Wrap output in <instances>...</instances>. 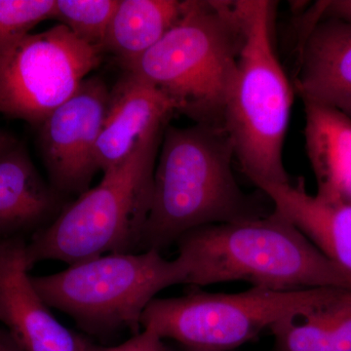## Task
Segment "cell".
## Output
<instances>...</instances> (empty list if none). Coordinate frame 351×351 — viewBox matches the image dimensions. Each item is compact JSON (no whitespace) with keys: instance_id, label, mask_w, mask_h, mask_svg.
I'll return each mask as SVG.
<instances>
[{"instance_id":"1","label":"cell","mask_w":351,"mask_h":351,"mask_svg":"<svg viewBox=\"0 0 351 351\" xmlns=\"http://www.w3.org/2000/svg\"><path fill=\"white\" fill-rule=\"evenodd\" d=\"M234 159L223 126L166 127L138 249L161 252L201 226L269 215L257 198L240 188L232 169Z\"/></svg>"},{"instance_id":"2","label":"cell","mask_w":351,"mask_h":351,"mask_svg":"<svg viewBox=\"0 0 351 351\" xmlns=\"http://www.w3.org/2000/svg\"><path fill=\"white\" fill-rule=\"evenodd\" d=\"M188 285L245 281L274 291L336 288L350 282L287 218L267 216L201 226L176 242Z\"/></svg>"},{"instance_id":"3","label":"cell","mask_w":351,"mask_h":351,"mask_svg":"<svg viewBox=\"0 0 351 351\" xmlns=\"http://www.w3.org/2000/svg\"><path fill=\"white\" fill-rule=\"evenodd\" d=\"M243 44L223 110V128L234 157L258 189L291 182L284 143L294 91L277 57L274 27L277 2L235 0Z\"/></svg>"},{"instance_id":"4","label":"cell","mask_w":351,"mask_h":351,"mask_svg":"<svg viewBox=\"0 0 351 351\" xmlns=\"http://www.w3.org/2000/svg\"><path fill=\"white\" fill-rule=\"evenodd\" d=\"M243 32L235 1L188 0L177 24L124 71L165 95L176 113L223 126Z\"/></svg>"},{"instance_id":"5","label":"cell","mask_w":351,"mask_h":351,"mask_svg":"<svg viewBox=\"0 0 351 351\" xmlns=\"http://www.w3.org/2000/svg\"><path fill=\"white\" fill-rule=\"evenodd\" d=\"M164 134V133H163ZM163 134L142 143L101 181L78 195L27 244L31 267L43 261L69 265L138 249L151 209Z\"/></svg>"},{"instance_id":"6","label":"cell","mask_w":351,"mask_h":351,"mask_svg":"<svg viewBox=\"0 0 351 351\" xmlns=\"http://www.w3.org/2000/svg\"><path fill=\"white\" fill-rule=\"evenodd\" d=\"M186 280L182 258L167 260L154 249L108 254L57 274L32 276L51 308L68 314L83 331L99 337L142 331L143 314L156 295Z\"/></svg>"},{"instance_id":"7","label":"cell","mask_w":351,"mask_h":351,"mask_svg":"<svg viewBox=\"0 0 351 351\" xmlns=\"http://www.w3.org/2000/svg\"><path fill=\"white\" fill-rule=\"evenodd\" d=\"M350 298V291L336 288L274 291L252 287L233 294L193 292L156 298L145 308L141 326L188 350H234L281 321Z\"/></svg>"},{"instance_id":"8","label":"cell","mask_w":351,"mask_h":351,"mask_svg":"<svg viewBox=\"0 0 351 351\" xmlns=\"http://www.w3.org/2000/svg\"><path fill=\"white\" fill-rule=\"evenodd\" d=\"M103 51L58 24L0 47V112L39 126L98 68Z\"/></svg>"},{"instance_id":"9","label":"cell","mask_w":351,"mask_h":351,"mask_svg":"<svg viewBox=\"0 0 351 351\" xmlns=\"http://www.w3.org/2000/svg\"><path fill=\"white\" fill-rule=\"evenodd\" d=\"M108 97L106 82L90 76L38 126L39 149L50 184L61 195H82L99 171L97 144Z\"/></svg>"},{"instance_id":"10","label":"cell","mask_w":351,"mask_h":351,"mask_svg":"<svg viewBox=\"0 0 351 351\" xmlns=\"http://www.w3.org/2000/svg\"><path fill=\"white\" fill-rule=\"evenodd\" d=\"M23 237L0 241V323L22 351H97L62 324L32 284Z\"/></svg>"},{"instance_id":"11","label":"cell","mask_w":351,"mask_h":351,"mask_svg":"<svg viewBox=\"0 0 351 351\" xmlns=\"http://www.w3.org/2000/svg\"><path fill=\"white\" fill-rule=\"evenodd\" d=\"M302 101L343 112L351 119V24L309 11L302 27L295 82Z\"/></svg>"},{"instance_id":"12","label":"cell","mask_w":351,"mask_h":351,"mask_svg":"<svg viewBox=\"0 0 351 351\" xmlns=\"http://www.w3.org/2000/svg\"><path fill=\"white\" fill-rule=\"evenodd\" d=\"M176 113L169 99L151 83L125 71L110 90L97 144L99 171L112 169L149 138L160 135Z\"/></svg>"},{"instance_id":"13","label":"cell","mask_w":351,"mask_h":351,"mask_svg":"<svg viewBox=\"0 0 351 351\" xmlns=\"http://www.w3.org/2000/svg\"><path fill=\"white\" fill-rule=\"evenodd\" d=\"M260 191L351 286V203L311 195L302 180L295 184H265Z\"/></svg>"},{"instance_id":"14","label":"cell","mask_w":351,"mask_h":351,"mask_svg":"<svg viewBox=\"0 0 351 351\" xmlns=\"http://www.w3.org/2000/svg\"><path fill=\"white\" fill-rule=\"evenodd\" d=\"M60 207L61 195L44 181L22 145L0 156V241L38 232Z\"/></svg>"},{"instance_id":"15","label":"cell","mask_w":351,"mask_h":351,"mask_svg":"<svg viewBox=\"0 0 351 351\" xmlns=\"http://www.w3.org/2000/svg\"><path fill=\"white\" fill-rule=\"evenodd\" d=\"M302 103L304 144L317 184L315 195L351 203V119L327 106Z\"/></svg>"},{"instance_id":"16","label":"cell","mask_w":351,"mask_h":351,"mask_svg":"<svg viewBox=\"0 0 351 351\" xmlns=\"http://www.w3.org/2000/svg\"><path fill=\"white\" fill-rule=\"evenodd\" d=\"M188 0H119L103 52L124 69L152 49L182 17Z\"/></svg>"},{"instance_id":"17","label":"cell","mask_w":351,"mask_h":351,"mask_svg":"<svg viewBox=\"0 0 351 351\" xmlns=\"http://www.w3.org/2000/svg\"><path fill=\"white\" fill-rule=\"evenodd\" d=\"M119 0H56L55 20L82 43L103 51ZM104 53V52H103Z\"/></svg>"},{"instance_id":"18","label":"cell","mask_w":351,"mask_h":351,"mask_svg":"<svg viewBox=\"0 0 351 351\" xmlns=\"http://www.w3.org/2000/svg\"><path fill=\"white\" fill-rule=\"evenodd\" d=\"M56 0H0V47L54 19Z\"/></svg>"},{"instance_id":"19","label":"cell","mask_w":351,"mask_h":351,"mask_svg":"<svg viewBox=\"0 0 351 351\" xmlns=\"http://www.w3.org/2000/svg\"><path fill=\"white\" fill-rule=\"evenodd\" d=\"M319 351H351V299L332 307Z\"/></svg>"},{"instance_id":"20","label":"cell","mask_w":351,"mask_h":351,"mask_svg":"<svg viewBox=\"0 0 351 351\" xmlns=\"http://www.w3.org/2000/svg\"><path fill=\"white\" fill-rule=\"evenodd\" d=\"M97 351H170L165 341L151 330L143 329L119 346L100 348Z\"/></svg>"},{"instance_id":"21","label":"cell","mask_w":351,"mask_h":351,"mask_svg":"<svg viewBox=\"0 0 351 351\" xmlns=\"http://www.w3.org/2000/svg\"><path fill=\"white\" fill-rule=\"evenodd\" d=\"M322 17L335 18L351 24V0L318 1Z\"/></svg>"},{"instance_id":"22","label":"cell","mask_w":351,"mask_h":351,"mask_svg":"<svg viewBox=\"0 0 351 351\" xmlns=\"http://www.w3.org/2000/svg\"><path fill=\"white\" fill-rule=\"evenodd\" d=\"M0 351H22L6 330L0 329Z\"/></svg>"},{"instance_id":"23","label":"cell","mask_w":351,"mask_h":351,"mask_svg":"<svg viewBox=\"0 0 351 351\" xmlns=\"http://www.w3.org/2000/svg\"><path fill=\"white\" fill-rule=\"evenodd\" d=\"M18 144L19 143L16 141L13 136L9 135L6 132L0 130V156L12 149Z\"/></svg>"},{"instance_id":"24","label":"cell","mask_w":351,"mask_h":351,"mask_svg":"<svg viewBox=\"0 0 351 351\" xmlns=\"http://www.w3.org/2000/svg\"><path fill=\"white\" fill-rule=\"evenodd\" d=\"M186 351H211V350H188V348H184ZM226 351H235V350H226Z\"/></svg>"}]
</instances>
